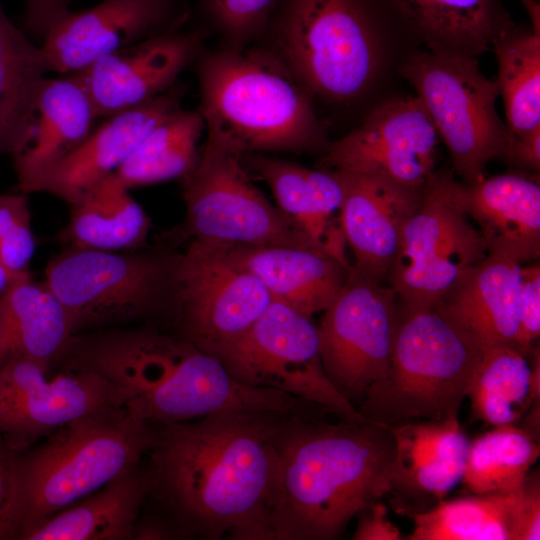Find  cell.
I'll return each instance as SVG.
<instances>
[{"instance_id":"6da1fadb","label":"cell","mask_w":540,"mask_h":540,"mask_svg":"<svg viewBox=\"0 0 540 540\" xmlns=\"http://www.w3.org/2000/svg\"><path fill=\"white\" fill-rule=\"evenodd\" d=\"M297 409H232L154 424L149 494L182 536L274 540L280 446Z\"/></svg>"},{"instance_id":"7a4b0ae2","label":"cell","mask_w":540,"mask_h":540,"mask_svg":"<svg viewBox=\"0 0 540 540\" xmlns=\"http://www.w3.org/2000/svg\"><path fill=\"white\" fill-rule=\"evenodd\" d=\"M300 408L280 446L274 540L338 539L363 508L386 496L394 439L386 425L366 418L329 422Z\"/></svg>"},{"instance_id":"3957f363","label":"cell","mask_w":540,"mask_h":540,"mask_svg":"<svg viewBox=\"0 0 540 540\" xmlns=\"http://www.w3.org/2000/svg\"><path fill=\"white\" fill-rule=\"evenodd\" d=\"M65 354L71 355L75 368L94 371L110 382L131 415L153 424L232 409L290 411L303 401L245 386L213 355L153 328L113 329L85 340L74 336Z\"/></svg>"},{"instance_id":"277c9868","label":"cell","mask_w":540,"mask_h":540,"mask_svg":"<svg viewBox=\"0 0 540 540\" xmlns=\"http://www.w3.org/2000/svg\"><path fill=\"white\" fill-rule=\"evenodd\" d=\"M44 443L14 452L3 513V539H22L48 518L139 465L154 424L115 407L79 417Z\"/></svg>"},{"instance_id":"5b68a950","label":"cell","mask_w":540,"mask_h":540,"mask_svg":"<svg viewBox=\"0 0 540 540\" xmlns=\"http://www.w3.org/2000/svg\"><path fill=\"white\" fill-rule=\"evenodd\" d=\"M195 63L207 132L245 153L328 146L313 98L267 48L204 49Z\"/></svg>"},{"instance_id":"8992f818","label":"cell","mask_w":540,"mask_h":540,"mask_svg":"<svg viewBox=\"0 0 540 540\" xmlns=\"http://www.w3.org/2000/svg\"><path fill=\"white\" fill-rule=\"evenodd\" d=\"M270 50L312 98L347 103L374 81L382 57L368 0H279Z\"/></svg>"},{"instance_id":"52a82bcc","label":"cell","mask_w":540,"mask_h":540,"mask_svg":"<svg viewBox=\"0 0 540 540\" xmlns=\"http://www.w3.org/2000/svg\"><path fill=\"white\" fill-rule=\"evenodd\" d=\"M481 353L434 309L399 300L388 374L370 386L358 412L384 425L458 416Z\"/></svg>"},{"instance_id":"ba28073f","label":"cell","mask_w":540,"mask_h":540,"mask_svg":"<svg viewBox=\"0 0 540 540\" xmlns=\"http://www.w3.org/2000/svg\"><path fill=\"white\" fill-rule=\"evenodd\" d=\"M244 154L232 142L207 132L194 168L181 178L183 222L164 233L163 239L171 244L201 240L289 246L325 253L254 185L243 162Z\"/></svg>"},{"instance_id":"9c48e42d","label":"cell","mask_w":540,"mask_h":540,"mask_svg":"<svg viewBox=\"0 0 540 540\" xmlns=\"http://www.w3.org/2000/svg\"><path fill=\"white\" fill-rule=\"evenodd\" d=\"M178 253L67 247L46 266V285L77 332L163 316L175 293Z\"/></svg>"},{"instance_id":"30bf717a","label":"cell","mask_w":540,"mask_h":540,"mask_svg":"<svg viewBox=\"0 0 540 540\" xmlns=\"http://www.w3.org/2000/svg\"><path fill=\"white\" fill-rule=\"evenodd\" d=\"M400 72L445 143L453 172L466 184L482 180L488 162L502 158L512 138L496 110V77L482 73L477 57L431 51L408 56Z\"/></svg>"},{"instance_id":"8fae6325","label":"cell","mask_w":540,"mask_h":540,"mask_svg":"<svg viewBox=\"0 0 540 540\" xmlns=\"http://www.w3.org/2000/svg\"><path fill=\"white\" fill-rule=\"evenodd\" d=\"M453 170H435L420 205L406 221L386 284L414 308H433L487 255L473 222L453 198Z\"/></svg>"},{"instance_id":"7c38bea8","label":"cell","mask_w":540,"mask_h":540,"mask_svg":"<svg viewBox=\"0 0 540 540\" xmlns=\"http://www.w3.org/2000/svg\"><path fill=\"white\" fill-rule=\"evenodd\" d=\"M213 356L245 386L284 392L340 417L364 418L328 379L311 317L283 303L272 301L239 339Z\"/></svg>"},{"instance_id":"4fadbf2b","label":"cell","mask_w":540,"mask_h":540,"mask_svg":"<svg viewBox=\"0 0 540 540\" xmlns=\"http://www.w3.org/2000/svg\"><path fill=\"white\" fill-rule=\"evenodd\" d=\"M272 298L259 279L223 243L191 240L178 253L168 320L177 336L214 355L239 339Z\"/></svg>"},{"instance_id":"5bb4252c","label":"cell","mask_w":540,"mask_h":540,"mask_svg":"<svg viewBox=\"0 0 540 540\" xmlns=\"http://www.w3.org/2000/svg\"><path fill=\"white\" fill-rule=\"evenodd\" d=\"M398 313L396 292L352 266L324 310L317 326L321 362L332 385L356 408L370 386L388 374Z\"/></svg>"},{"instance_id":"9a60e30c","label":"cell","mask_w":540,"mask_h":540,"mask_svg":"<svg viewBox=\"0 0 540 540\" xmlns=\"http://www.w3.org/2000/svg\"><path fill=\"white\" fill-rule=\"evenodd\" d=\"M49 367L16 352L0 364V436L12 447L84 415L123 407L118 390L96 372L50 374Z\"/></svg>"},{"instance_id":"2e32d148","label":"cell","mask_w":540,"mask_h":540,"mask_svg":"<svg viewBox=\"0 0 540 540\" xmlns=\"http://www.w3.org/2000/svg\"><path fill=\"white\" fill-rule=\"evenodd\" d=\"M438 138L416 96L393 98L377 105L359 127L329 142L320 169L423 187L436 170Z\"/></svg>"},{"instance_id":"e0dca14e","label":"cell","mask_w":540,"mask_h":540,"mask_svg":"<svg viewBox=\"0 0 540 540\" xmlns=\"http://www.w3.org/2000/svg\"><path fill=\"white\" fill-rule=\"evenodd\" d=\"M188 14L182 0H104L70 11L41 46L51 72L73 74L102 56L181 29Z\"/></svg>"},{"instance_id":"ac0fdd59","label":"cell","mask_w":540,"mask_h":540,"mask_svg":"<svg viewBox=\"0 0 540 540\" xmlns=\"http://www.w3.org/2000/svg\"><path fill=\"white\" fill-rule=\"evenodd\" d=\"M204 28L161 34L95 60L73 73L97 114L107 118L137 107L173 87L204 50Z\"/></svg>"},{"instance_id":"d6986e66","label":"cell","mask_w":540,"mask_h":540,"mask_svg":"<svg viewBox=\"0 0 540 540\" xmlns=\"http://www.w3.org/2000/svg\"><path fill=\"white\" fill-rule=\"evenodd\" d=\"M386 426L395 443L386 496L399 513L432 508L462 479L470 441L458 416Z\"/></svg>"},{"instance_id":"ffe728a7","label":"cell","mask_w":540,"mask_h":540,"mask_svg":"<svg viewBox=\"0 0 540 540\" xmlns=\"http://www.w3.org/2000/svg\"><path fill=\"white\" fill-rule=\"evenodd\" d=\"M343 186L340 224L354 256L352 267L386 283L406 221L421 203L423 187L334 170Z\"/></svg>"},{"instance_id":"44dd1931","label":"cell","mask_w":540,"mask_h":540,"mask_svg":"<svg viewBox=\"0 0 540 540\" xmlns=\"http://www.w3.org/2000/svg\"><path fill=\"white\" fill-rule=\"evenodd\" d=\"M183 89L173 86L137 107L116 113L69 155L47 171L31 192L56 196L70 206L92 186L114 174L140 141L166 116L181 108Z\"/></svg>"},{"instance_id":"7402d4cb","label":"cell","mask_w":540,"mask_h":540,"mask_svg":"<svg viewBox=\"0 0 540 540\" xmlns=\"http://www.w3.org/2000/svg\"><path fill=\"white\" fill-rule=\"evenodd\" d=\"M453 198L479 230L488 253L521 264L540 255L539 174L518 170L466 184L454 180Z\"/></svg>"},{"instance_id":"603a6c76","label":"cell","mask_w":540,"mask_h":540,"mask_svg":"<svg viewBox=\"0 0 540 540\" xmlns=\"http://www.w3.org/2000/svg\"><path fill=\"white\" fill-rule=\"evenodd\" d=\"M521 265L513 258L488 253L432 309L481 351L501 345L519 348L517 297Z\"/></svg>"},{"instance_id":"cb8c5ba5","label":"cell","mask_w":540,"mask_h":540,"mask_svg":"<svg viewBox=\"0 0 540 540\" xmlns=\"http://www.w3.org/2000/svg\"><path fill=\"white\" fill-rule=\"evenodd\" d=\"M243 162L250 174L270 187L282 212L326 254L351 268L340 224L343 186L334 170L309 169L260 152L245 153Z\"/></svg>"},{"instance_id":"d4e9b609","label":"cell","mask_w":540,"mask_h":540,"mask_svg":"<svg viewBox=\"0 0 540 540\" xmlns=\"http://www.w3.org/2000/svg\"><path fill=\"white\" fill-rule=\"evenodd\" d=\"M253 273L272 301L312 317L326 310L343 288L350 268L316 250L289 246L223 243Z\"/></svg>"},{"instance_id":"484cf974","label":"cell","mask_w":540,"mask_h":540,"mask_svg":"<svg viewBox=\"0 0 540 540\" xmlns=\"http://www.w3.org/2000/svg\"><path fill=\"white\" fill-rule=\"evenodd\" d=\"M96 118L94 105L75 74L47 77L37 99L31 141L12 158L17 189L30 193L38 179L90 135Z\"/></svg>"},{"instance_id":"4316f807","label":"cell","mask_w":540,"mask_h":540,"mask_svg":"<svg viewBox=\"0 0 540 540\" xmlns=\"http://www.w3.org/2000/svg\"><path fill=\"white\" fill-rule=\"evenodd\" d=\"M51 73L45 51L15 25L0 0V156L30 143L37 99Z\"/></svg>"},{"instance_id":"83f0119b","label":"cell","mask_w":540,"mask_h":540,"mask_svg":"<svg viewBox=\"0 0 540 540\" xmlns=\"http://www.w3.org/2000/svg\"><path fill=\"white\" fill-rule=\"evenodd\" d=\"M148 495V478L138 465L84 501L51 516L25 540L134 539L140 508Z\"/></svg>"},{"instance_id":"f1b7e54d","label":"cell","mask_w":540,"mask_h":540,"mask_svg":"<svg viewBox=\"0 0 540 540\" xmlns=\"http://www.w3.org/2000/svg\"><path fill=\"white\" fill-rule=\"evenodd\" d=\"M431 52L477 57L513 25L500 0H393Z\"/></svg>"},{"instance_id":"f546056e","label":"cell","mask_w":540,"mask_h":540,"mask_svg":"<svg viewBox=\"0 0 540 540\" xmlns=\"http://www.w3.org/2000/svg\"><path fill=\"white\" fill-rule=\"evenodd\" d=\"M70 207L60 235L69 247L105 251L148 247L151 219L115 174L89 188Z\"/></svg>"},{"instance_id":"4dcf8cb0","label":"cell","mask_w":540,"mask_h":540,"mask_svg":"<svg viewBox=\"0 0 540 540\" xmlns=\"http://www.w3.org/2000/svg\"><path fill=\"white\" fill-rule=\"evenodd\" d=\"M539 394V346L526 353L501 345L482 351L467 397L476 418L498 427L517 425Z\"/></svg>"},{"instance_id":"1f68e13d","label":"cell","mask_w":540,"mask_h":540,"mask_svg":"<svg viewBox=\"0 0 540 540\" xmlns=\"http://www.w3.org/2000/svg\"><path fill=\"white\" fill-rule=\"evenodd\" d=\"M10 352L51 364L75 336L68 314L52 290L31 275L12 281L0 294Z\"/></svg>"},{"instance_id":"d6a6232c","label":"cell","mask_w":540,"mask_h":540,"mask_svg":"<svg viewBox=\"0 0 540 540\" xmlns=\"http://www.w3.org/2000/svg\"><path fill=\"white\" fill-rule=\"evenodd\" d=\"M522 485V484H521ZM521 485L509 492L441 500L411 515L409 540H518Z\"/></svg>"},{"instance_id":"836d02e7","label":"cell","mask_w":540,"mask_h":540,"mask_svg":"<svg viewBox=\"0 0 540 540\" xmlns=\"http://www.w3.org/2000/svg\"><path fill=\"white\" fill-rule=\"evenodd\" d=\"M205 129L200 109H177L162 119L114 173L127 188L183 178L195 166Z\"/></svg>"},{"instance_id":"e575fe53","label":"cell","mask_w":540,"mask_h":540,"mask_svg":"<svg viewBox=\"0 0 540 540\" xmlns=\"http://www.w3.org/2000/svg\"><path fill=\"white\" fill-rule=\"evenodd\" d=\"M492 47L508 128L515 136L528 133L540 126V34L512 25Z\"/></svg>"},{"instance_id":"d590c367","label":"cell","mask_w":540,"mask_h":540,"mask_svg":"<svg viewBox=\"0 0 540 540\" xmlns=\"http://www.w3.org/2000/svg\"><path fill=\"white\" fill-rule=\"evenodd\" d=\"M539 454V439L523 428L494 427L469 442L461 482L471 494L515 490Z\"/></svg>"},{"instance_id":"8d00e7d4","label":"cell","mask_w":540,"mask_h":540,"mask_svg":"<svg viewBox=\"0 0 540 540\" xmlns=\"http://www.w3.org/2000/svg\"><path fill=\"white\" fill-rule=\"evenodd\" d=\"M279 0H199L222 47L241 50L264 35Z\"/></svg>"},{"instance_id":"74e56055","label":"cell","mask_w":540,"mask_h":540,"mask_svg":"<svg viewBox=\"0 0 540 540\" xmlns=\"http://www.w3.org/2000/svg\"><path fill=\"white\" fill-rule=\"evenodd\" d=\"M518 347L526 353L536 347L540 335V265H521L517 297Z\"/></svg>"},{"instance_id":"f35d334b","label":"cell","mask_w":540,"mask_h":540,"mask_svg":"<svg viewBox=\"0 0 540 540\" xmlns=\"http://www.w3.org/2000/svg\"><path fill=\"white\" fill-rule=\"evenodd\" d=\"M74 0H23L22 30L31 38L43 41L48 31L70 12Z\"/></svg>"},{"instance_id":"ab89813d","label":"cell","mask_w":540,"mask_h":540,"mask_svg":"<svg viewBox=\"0 0 540 540\" xmlns=\"http://www.w3.org/2000/svg\"><path fill=\"white\" fill-rule=\"evenodd\" d=\"M354 540H401L402 534L389 517L387 507L380 500L370 503L357 515Z\"/></svg>"},{"instance_id":"60d3db41","label":"cell","mask_w":540,"mask_h":540,"mask_svg":"<svg viewBox=\"0 0 540 540\" xmlns=\"http://www.w3.org/2000/svg\"><path fill=\"white\" fill-rule=\"evenodd\" d=\"M514 170L533 174L540 171V126L512 138L502 157Z\"/></svg>"},{"instance_id":"b9f144b4","label":"cell","mask_w":540,"mask_h":540,"mask_svg":"<svg viewBox=\"0 0 540 540\" xmlns=\"http://www.w3.org/2000/svg\"><path fill=\"white\" fill-rule=\"evenodd\" d=\"M31 226V212L26 194H0V240Z\"/></svg>"},{"instance_id":"7bdbcfd3","label":"cell","mask_w":540,"mask_h":540,"mask_svg":"<svg viewBox=\"0 0 540 540\" xmlns=\"http://www.w3.org/2000/svg\"><path fill=\"white\" fill-rule=\"evenodd\" d=\"M182 536L174 523L165 518H151L141 524L137 522L134 539H171Z\"/></svg>"},{"instance_id":"ee69618b","label":"cell","mask_w":540,"mask_h":540,"mask_svg":"<svg viewBox=\"0 0 540 540\" xmlns=\"http://www.w3.org/2000/svg\"><path fill=\"white\" fill-rule=\"evenodd\" d=\"M16 451L0 436V540L3 539L2 521L6 504L11 459Z\"/></svg>"},{"instance_id":"f6af8a7d","label":"cell","mask_w":540,"mask_h":540,"mask_svg":"<svg viewBox=\"0 0 540 540\" xmlns=\"http://www.w3.org/2000/svg\"><path fill=\"white\" fill-rule=\"evenodd\" d=\"M531 21V29L540 34V4L538 0H521Z\"/></svg>"},{"instance_id":"bcb514c9","label":"cell","mask_w":540,"mask_h":540,"mask_svg":"<svg viewBox=\"0 0 540 540\" xmlns=\"http://www.w3.org/2000/svg\"><path fill=\"white\" fill-rule=\"evenodd\" d=\"M9 353H10V348H9V343L7 339V334H6L2 317L0 315V364L4 361V359L8 356Z\"/></svg>"},{"instance_id":"7dc6e473","label":"cell","mask_w":540,"mask_h":540,"mask_svg":"<svg viewBox=\"0 0 540 540\" xmlns=\"http://www.w3.org/2000/svg\"><path fill=\"white\" fill-rule=\"evenodd\" d=\"M11 283V278L7 272L0 265V294L6 289V287Z\"/></svg>"}]
</instances>
